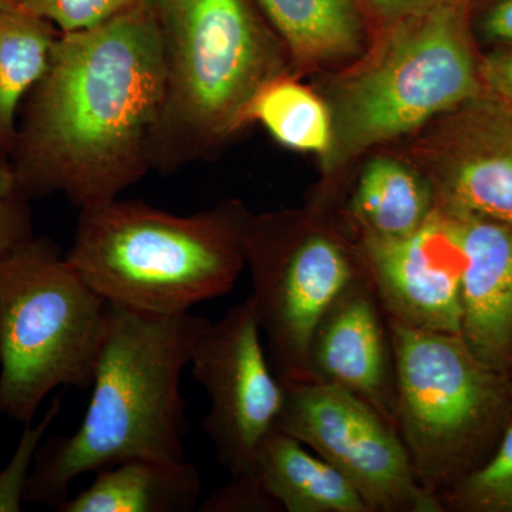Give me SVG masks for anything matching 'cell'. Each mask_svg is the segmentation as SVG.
<instances>
[{
    "label": "cell",
    "mask_w": 512,
    "mask_h": 512,
    "mask_svg": "<svg viewBox=\"0 0 512 512\" xmlns=\"http://www.w3.org/2000/svg\"><path fill=\"white\" fill-rule=\"evenodd\" d=\"M165 103L163 39L138 3L99 28L60 33L20 110L13 170L30 200L74 207L119 198L156 170Z\"/></svg>",
    "instance_id": "cell-1"
},
{
    "label": "cell",
    "mask_w": 512,
    "mask_h": 512,
    "mask_svg": "<svg viewBox=\"0 0 512 512\" xmlns=\"http://www.w3.org/2000/svg\"><path fill=\"white\" fill-rule=\"evenodd\" d=\"M210 320L109 303L106 333L79 429L40 443L25 501L60 507L77 477L130 460L178 463L187 436L181 379Z\"/></svg>",
    "instance_id": "cell-2"
},
{
    "label": "cell",
    "mask_w": 512,
    "mask_h": 512,
    "mask_svg": "<svg viewBox=\"0 0 512 512\" xmlns=\"http://www.w3.org/2000/svg\"><path fill=\"white\" fill-rule=\"evenodd\" d=\"M66 259L107 302L151 315L190 312L232 291L251 212L238 200L175 215L143 200L79 210Z\"/></svg>",
    "instance_id": "cell-3"
},
{
    "label": "cell",
    "mask_w": 512,
    "mask_h": 512,
    "mask_svg": "<svg viewBox=\"0 0 512 512\" xmlns=\"http://www.w3.org/2000/svg\"><path fill=\"white\" fill-rule=\"evenodd\" d=\"M471 2L413 13L377 28L365 55L338 70L326 90L333 140L325 190L373 148L419 133L484 93L468 26Z\"/></svg>",
    "instance_id": "cell-4"
},
{
    "label": "cell",
    "mask_w": 512,
    "mask_h": 512,
    "mask_svg": "<svg viewBox=\"0 0 512 512\" xmlns=\"http://www.w3.org/2000/svg\"><path fill=\"white\" fill-rule=\"evenodd\" d=\"M163 39L165 103L156 171L208 160L248 126L291 60L255 0H148Z\"/></svg>",
    "instance_id": "cell-5"
},
{
    "label": "cell",
    "mask_w": 512,
    "mask_h": 512,
    "mask_svg": "<svg viewBox=\"0 0 512 512\" xmlns=\"http://www.w3.org/2000/svg\"><path fill=\"white\" fill-rule=\"evenodd\" d=\"M109 302L52 239L33 237L0 259V414L32 423L60 386L92 387Z\"/></svg>",
    "instance_id": "cell-6"
},
{
    "label": "cell",
    "mask_w": 512,
    "mask_h": 512,
    "mask_svg": "<svg viewBox=\"0 0 512 512\" xmlns=\"http://www.w3.org/2000/svg\"><path fill=\"white\" fill-rule=\"evenodd\" d=\"M396 365V424L414 474L440 495L484 463L512 419L507 375L474 356L458 333L387 319Z\"/></svg>",
    "instance_id": "cell-7"
},
{
    "label": "cell",
    "mask_w": 512,
    "mask_h": 512,
    "mask_svg": "<svg viewBox=\"0 0 512 512\" xmlns=\"http://www.w3.org/2000/svg\"><path fill=\"white\" fill-rule=\"evenodd\" d=\"M245 268L275 375L282 383L312 382L309 356L319 320L365 278L348 225L338 212L311 204L252 215Z\"/></svg>",
    "instance_id": "cell-8"
},
{
    "label": "cell",
    "mask_w": 512,
    "mask_h": 512,
    "mask_svg": "<svg viewBox=\"0 0 512 512\" xmlns=\"http://www.w3.org/2000/svg\"><path fill=\"white\" fill-rule=\"evenodd\" d=\"M282 389L279 429L335 467L370 512H444L417 480L399 431L373 407L316 380L285 382Z\"/></svg>",
    "instance_id": "cell-9"
},
{
    "label": "cell",
    "mask_w": 512,
    "mask_h": 512,
    "mask_svg": "<svg viewBox=\"0 0 512 512\" xmlns=\"http://www.w3.org/2000/svg\"><path fill=\"white\" fill-rule=\"evenodd\" d=\"M262 330L252 296L232 306L201 333L190 365L195 382L210 399L204 430L215 456L231 477L255 476V461L265 437L278 426L284 400L262 345Z\"/></svg>",
    "instance_id": "cell-10"
},
{
    "label": "cell",
    "mask_w": 512,
    "mask_h": 512,
    "mask_svg": "<svg viewBox=\"0 0 512 512\" xmlns=\"http://www.w3.org/2000/svg\"><path fill=\"white\" fill-rule=\"evenodd\" d=\"M419 133L409 161L436 207L512 227V111L480 96Z\"/></svg>",
    "instance_id": "cell-11"
},
{
    "label": "cell",
    "mask_w": 512,
    "mask_h": 512,
    "mask_svg": "<svg viewBox=\"0 0 512 512\" xmlns=\"http://www.w3.org/2000/svg\"><path fill=\"white\" fill-rule=\"evenodd\" d=\"M353 237L363 275L387 319L460 335L464 254L456 214L436 207L409 237Z\"/></svg>",
    "instance_id": "cell-12"
},
{
    "label": "cell",
    "mask_w": 512,
    "mask_h": 512,
    "mask_svg": "<svg viewBox=\"0 0 512 512\" xmlns=\"http://www.w3.org/2000/svg\"><path fill=\"white\" fill-rule=\"evenodd\" d=\"M309 360L313 380L355 394L397 430L392 339L366 278L350 284L319 320Z\"/></svg>",
    "instance_id": "cell-13"
},
{
    "label": "cell",
    "mask_w": 512,
    "mask_h": 512,
    "mask_svg": "<svg viewBox=\"0 0 512 512\" xmlns=\"http://www.w3.org/2000/svg\"><path fill=\"white\" fill-rule=\"evenodd\" d=\"M457 217L464 254L460 336L480 362L508 375L512 365V227L470 215Z\"/></svg>",
    "instance_id": "cell-14"
},
{
    "label": "cell",
    "mask_w": 512,
    "mask_h": 512,
    "mask_svg": "<svg viewBox=\"0 0 512 512\" xmlns=\"http://www.w3.org/2000/svg\"><path fill=\"white\" fill-rule=\"evenodd\" d=\"M285 46L292 73L338 72L372 45L359 0H255Z\"/></svg>",
    "instance_id": "cell-15"
},
{
    "label": "cell",
    "mask_w": 512,
    "mask_h": 512,
    "mask_svg": "<svg viewBox=\"0 0 512 512\" xmlns=\"http://www.w3.org/2000/svg\"><path fill=\"white\" fill-rule=\"evenodd\" d=\"M436 210L433 191L409 160L375 156L367 161L338 211L353 235L383 239L409 237Z\"/></svg>",
    "instance_id": "cell-16"
},
{
    "label": "cell",
    "mask_w": 512,
    "mask_h": 512,
    "mask_svg": "<svg viewBox=\"0 0 512 512\" xmlns=\"http://www.w3.org/2000/svg\"><path fill=\"white\" fill-rule=\"evenodd\" d=\"M255 476L282 512H370L335 467L278 426L259 447Z\"/></svg>",
    "instance_id": "cell-17"
},
{
    "label": "cell",
    "mask_w": 512,
    "mask_h": 512,
    "mask_svg": "<svg viewBox=\"0 0 512 512\" xmlns=\"http://www.w3.org/2000/svg\"><path fill=\"white\" fill-rule=\"evenodd\" d=\"M201 477L187 460H130L97 471L93 484L67 498L59 512H191Z\"/></svg>",
    "instance_id": "cell-18"
},
{
    "label": "cell",
    "mask_w": 512,
    "mask_h": 512,
    "mask_svg": "<svg viewBox=\"0 0 512 512\" xmlns=\"http://www.w3.org/2000/svg\"><path fill=\"white\" fill-rule=\"evenodd\" d=\"M60 32L19 3L0 12V153L12 156L20 110L42 79Z\"/></svg>",
    "instance_id": "cell-19"
},
{
    "label": "cell",
    "mask_w": 512,
    "mask_h": 512,
    "mask_svg": "<svg viewBox=\"0 0 512 512\" xmlns=\"http://www.w3.org/2000/svg\"><path fill=\"white\" fill-rule=\"evenodd\" d=\"M248 123H258L276 143L298 153L328 156L333 140L332 111L325 97L291 72L262 87L249 107Z\"/></svg>",
    "instance_id": "cell-20"
},
{
    "label": "cell",
    "mask_w": 512,
    "mask_h": 512,
    "mask_svg": "<svg viewBox=\"0 0 512 512\" xmlns=\"http://www.w3.org/2000/svg\"><path fill=\"white\" fill-rule=\"evenodd\" d=\"M439 501L443 511L512 512V419L490 457Z\"/></svg>",
    "instance_id": "cell-21"
},
{
    "label": "cell",
    "mask_w": 512,
    "mask_h": 512,
    "mask_svg": "<svg viewBox=\"0 0 512 512\" xmlns=\"http://www.w3.org/2000/svg\"><path fill=\"white\" fill-rule=\"evenodd\" d=\"M143 0H18L20 8L47 20L60 33L87 32Z\"/></svg>",
    "instance_id": "cell-22"
},
{
    "label": "cell",
    "mask_w": 512,
    "mask_h": 512,
    "mask_svg": "<svg viewBox=\"0 0 512 512\" xmlns=\"http://www.w3.org/2000/svg\"><path fill=\"white\" fill-rule=\"evenodd\" d=\"M60 409H62V403L59 397H56L45 417L36 426H32V423L25 424V430L15 454L10 458L8 466L0 470V512L22 511L26 484H28L37 447L42 443L50 424L59 416Z\"/></svg>",
    "instance_id": "cell-23"
},
{
    "label": "cell",
    "mask_w": 512,
    "mask_h": 512,
    "mask_svg": "<svg viewBox=\"0 0 512 512\" xmlns=\"http://www.w3.org/2000/svg\"><path fill=\"white\" fill-rule=\"evenodd\" d=\"M33 237L30 198L20 187L12 161L0 153V259Z\"/></svg>",
    "instance_id": "cell-24"
},
{
    "label": "cell",
    "mask_w": 512,
    "mask_h": 512,
    "mask_svg": "<svg viewBox=\"0 0 512 512\" xmlns=\"http://www.w3.org/2000/svg\"><path fill=\"white\" fill-rule=\"evenodd\" d=\"M201 512H282L258 477H231L198 508Z\"/></svg>",
    "instance_id": "cell-25"
},
{
    "label": "cell",
    "mask_w": 512,
    "mask_h": 512,
    "mask_svg": "<svg viewBox=\"0 0 512 512\" xmlns=\"http://www.w3.org/2000/svg\"><path fill=\"white\" fill-rule=\"evenodd\" d=\"M480 74L484 92L512 111V50L485 57Z\"/></svg>",
    "instance_id": "cell-26"
},
{
    "label": "cell",
    "mask_w": 512,
    "mask_h": 512,
    "mask_svg": "<svg viewBox=\"0 0 512 512\" xmlns=\"http://www.w3.org/2000/svg\"><path fill=\"white\" fill-rule=\"evenodd\" d=\"M460 2H471V0H360L367 18L372 19L377 28L413 13Z\"/></svg>",
    "instance_id": "cell-27"
},
{
    "label": "cell",
    "mask_w": 512,
    "mask_h": 512,
    "mask_svg": "<svg viewBox=\"0 0 512 512\" xmlns=\"http://www.w3.org/2000/svg\"><path fill=\"white\" fill-rule=\"evenodd\" d=\"M484 39L500 45H512V0H495L480 22Z\"/></svg>",
    "instance_id": "cell-28"
},
{
    "label": "cell",
    "mask_w": 512,
    "mask_h": 512,
    "mask_svg": "<svg viewBox=\"0 0 512 512\" xmlns=\"http://www.w3.org/2000/svg\"><path fill=\"white\" fill-rule=\"evenodd\" d=\"M16 6H18V0H0V12L16 8Z\"/></svg>",
    "instance_id": "cell-29"
},
{
    "label": "cell",
    "mask_w": 512,
    "mask_h": 512,
    "mask_svg": "<svg viewBox=\"0 0 512 512\" xmlns=\"http://www.w3.org/2000/svg\"><path fill=\"white\" fill-rule=\"evenodd\" d=\"M508 383H510V387H511V392H512V365L510 367V372H508Z\"/></svg>",
    "instance_id": "cell-30"
},
{
    "label": "cell",
    "mask_w": 512,
    "mask_h": 512,
    "mask_svg": "<svg viewBox=\"0 0 512 512\" xmlns=\"http://www.w3.org/2000/svg\"><path fill=\"white\" fill-rule=\"evenodd\" d=\"M359 2H360V0H359Z\"/></svg>",
    "instance_id": "cell-31"
},
{
    "label": "cell",
    "mask_w": 512,
    "mask_h": 512,
    "mask_svg": "<svg viewBox=\"0 0 512 512\" xmlns=\"http://www.w3.org/2000/svg\"><path fill=\"white\" fill-rule=\"evenodd\" d=\"M511 111V110H510Z\"/></svg>",
    "instance_id": "cell-32"
}]
</instances>
